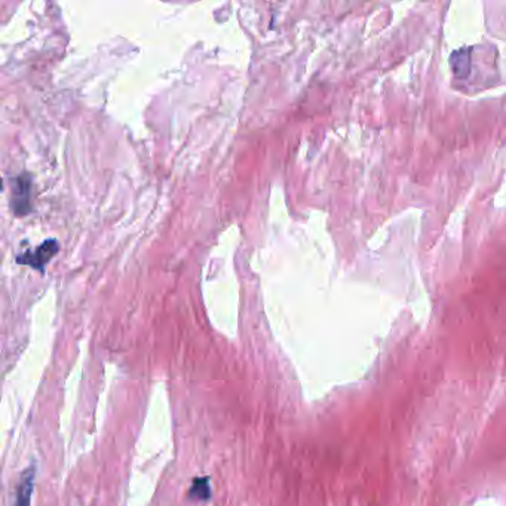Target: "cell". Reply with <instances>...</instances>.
<instances>
[{"label":"cell","instance_id":"4","mask_svg":"<svg viewBox=\"0 0 506 506\" xmlns=\"http://www.w3.org/2000/svg\"><path fill=\"white\" fill-rule=\"evenodd\" d=\"M189 496L195 500L210 499L211 488H210L208 478H198V480H195L189 490Z\"/></svg>","mask_w":506,"mask_h":506},{"label":"cell","instance_id":"3","mask_svg":"<svg viewBox=\"0 0 506 506\" xmlns=\"http://www.w3.org/2000/svg\"><path fill=\"white\" fill-rule=\"evenodd\" d=\"M33 487H34V468H29L23 474L20 487L17 490L15 506H30Z\"/></svg>","mask_w":506,"mask_h":506},{"label":"cell","instance_id":"2","mask_svg":"<svg viewBox=\"0 0 506 506\" xmlns=\"http://www.w3.org/2000/svg\"><path fill=\"white\" fill-rule=\"evenodd\" d=\"M58 250H60L58 242L56 239H49L45 241L42 245H39V247L34 248L33 251H25L21 255H18L17 263L32 266L42 272L45 265L58 253Z\"/></svg>","mask_w":506,"mask_h":506},{"label":"cell","instance_id":"1","mask_svg":"<svg viewBox=\"0 0 506 506\" xmlns=\"http://www.w3.org/2000/svg\"><path fill=\"white\" fill-rule=\"evenodd\" d=\"M9 184H11V208L17 215H27L32 211L30 175L21 174L17 177H12L9 180Z\"/></svg>","mask_w":506,"mask_h":506}]
</instances>
